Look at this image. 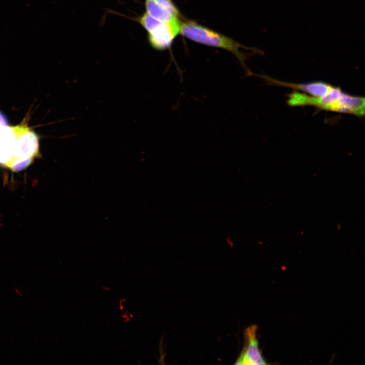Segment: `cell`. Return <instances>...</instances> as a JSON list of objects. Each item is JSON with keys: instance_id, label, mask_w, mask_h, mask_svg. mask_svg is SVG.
<instances>
[{"instance_id": "cell-1", "label": "cell", "mask_w": 365, "mask_h": 365, "mask_svg": "<svg viewBox=\"0 0 365 365\" xmlns=\"http://www.w3.org/2000/svg\"><path fill=\"white\" fill-rule=\"evenodd\" d=\"M287 103L292 106L310 105L320 110L349 114L358 117H362L364 114V98L349 94L338 87L327 95L321 97L294 91L288 95Z\"/></svg>"}, {"instance_id": "cell-2", "label": "cell", "mask_w": 365, "mask_h": 365, "mask_svg": "<svg viewBox=\"0 0 365 365\" xmlns=\"http://www.w3.org/2000/svg\"><path fill=\"white\" fill-rule=\"evenodd\" d=\"M179 33L196 42L230 51L241 63H244L245 57L240 51L243 47L229 37L192 21L181 22Z\"/></svg>"}, {"instance_id": "cell-3", "label": "cell", "mask_w": 365, "mask_h": 365, "mask_svg": "<svg viewBox=\"0 0 365 365\" xmlns=\"http://www.w3.org/2000/svg\"><path fill=\"white\" fill-rule=\"evenodd\" d=\"M12 152L13 159L9 169L13 171L25 169L39 155L38 137L27 125H20Z\"/></svg>"}, {"instance_id": "cell-4", "label": "cell", "mask_w": 365, "mask_h": 365, "mask_svg": "<svg viewBox=\"0 0 365 365\" xmlns=\"http://www.w3.org/2000/svg\"><path fill=\"white\" fill-rule=\"evenodd\" d=\"M137 20L148 32V40L151 46L158 50L169 48L179 33L169 24L155 19L146 12Z\"/></svg>"}, {"instance_id": "cell-5", "label": "cell", "mask_w": 365, "mask_h": 365, "mask_svg": "<svg viewBox=\"0 0 365 365\" xmlns=\"http://www.w3.org/2000/svg\"><path fill=\"white\" fill-rule=\"evenodd\" d=\"M257 325H251L245 329L244 333V345L235 363V364H267L260 350L257 337Z\"/></svg>"}, {"instance_id": "cell-6", "label": "cell", "mask_w": 365, "mask_h": 365, "mask_svg": "<svg viewBox=\"0 0 365 365\" xmlns=\"http://www.w3.org/2000/svg\"><path fill=\"white\" fill-rule=\"evenodd\" d=\"M145 8L146 13L150 16L169 24L179 32L181 22L178 17L172 15L154 0H145Z\"/></svg>"}, {"instance_id": "cell-7", "label": "cell", "mask_w": 365, "mask_h": 365, "mask_svg": "<svg viewBox=\"0 0 365 365\" xmlns=\"http://www.w3.org/2000/svg\"><path fill=\"white\" fill-rule=\"evenodd\" d=\"M158 4L172 15L178 17L180 12L172 0H154Z\"/></svg>"}, {"instance_id": "cell-8", "label": "cell", "mask_w": 365, "mask_h": 365, "mask_svg": "<svg viewBox=\"0 0 365 365\" xmlns=\"http://www.w3.org/2000/svg\"><path fill=\"white\" fill-rule=\"evenodd\" d=\"M9 126L7 118L4 114L0 111V127Z\"/></svg>"}]
</instances>
